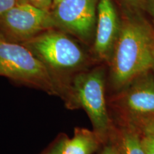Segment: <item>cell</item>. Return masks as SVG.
Listing matches in <instances>:
<instances>
[{
	"label": "cell",
	"mask_w": 154,
	"mask_h": 154,
	"mask_svg": "<svg viewBox=\"0 0 154 154\" xmlns=\"http://www.w3.org/2000/svg\"><path fill=\"white\" fill-rule=\"evenodd\" d=\"M110 83L119 92L136 77L154 72V29L141 18L122 22L110 61Z\"/></svg>",
	"instance_id": "cell-1"
},
{
	"label": "cell",
	"mask_w": 154,
	"mask_h": 154,
	"mask_svg": "<svg viewBox=\"0 0 154 154\" xmlns=\"http://www.w3.org/2000/svg\"><path fill=\"white\" fill-rule=\"evenodd\" d=\"M22 44L47 66L64 96L75 75L86 70L87 56L82 48L66 34L53 29L38 34Z\"/></svg>",
	"instance_id": "cell-2"
},
{
	"label": "cell",
	"mask_w": 154,
	"mask_h": 154,
	"mask_svg": "<svg viewBox=\"0 0 154 154\" xmlns=\"http://www.w3.org/2000/svg\"><path fill=\"white\" fill-rule=\"evenodd\" d=\"M105 84L103 67L86 69L73 77L62 99L68 109H83L86 111L93 131L103 143L109 140L113 128L106 101Z\"/></svg>",
	"instance_id": "cell-3"
},
{
	"label": "cell",
	"mask_w": 154,
	"mask_h": 154,
	"mask_svg": "<svg viewBox=\"0 0 154 154\" xmlns=\"http://www.w3.org/2000/svg\"><path fill=\"white\" fill-rule=\"evenodd\" d=\"M0 68L4 76L62 97V90L47 66L24 44L8 41L0 35Z\"/></svg>",
	"instance_id": "cell-4"
},
{
	"label": "cell",
	"mask_w": 154,
	"mask_h": 154,
	"mask_svg": "<svg viewBox=\"0 0 154 154\" xmlns=\"http://www.w3.org/2000/svg\"><path fill=\"white\" fill-rule=\"evenodd\" d=\"M111 105L118 112L121 123L139 131L143 124L154 118V72H146L136 77L117 92Z\"/></svg>",
	"instance_id": "cell-5"
},
{
	"label": "cell",
	"mask_w": 154,
	"mask_h": 154,
	"mask_svg": "<svg viewBox=\"0 0 154 154\" xmlns=\"http://www.w3.org/2000/svg\"><path fill=\"white\" fill-rule=\"evenodd\" d=\"M54 27L57 26L52 13L22 2L2 17L0 28L2 34L0 35L5 36L8 41L23 44Z\"/></svg>",
	"instance_id": "cell-6"
},
{
	"label": "cell",
	"mask_w": 154,
	"mask_h": 154,
	"mask_svg": "<svg viewBox=\"0 0 154 154\" xmlns=\"http://www.w3.org/2000/svg\"><path fill=\"white\" fill-rule=\"evenodd\" d=\"M99 0H63L52 13L57 27L88 41L93 35Z\"/></svg>",
	"instance_id": "cell-7"
},
{
	"label": "cell",
	"mask_w": 154,
	"mask_h": 154,
	"mask_svg": "<svg viewBox=\"0 0 154 154\" xmlns=\"http://www.w3.org/2000/svg\"><path fill=\"white\" fill-rule=\"evenodd\" d=\"M121 25L112 0H99L94 44V54L99 60L110 63Z\"/></svg>",
	"instance_id": "cell-8"
},
{
	"label": "cell",
	"mask_w": 154,
	"mask_h": 154,
	"mask_svg": "<svg viewBox=\"0 0 154 154\" xmlns=\"http://www.w3.org/2000/svg\"><path fill=\"white\" fill-rule=\"evenodd\" d=\"M109 140L116 146L121 154H146L140 132L131 125L121 123L119 126H113Z\"/></svg>",
	"instance_id": "cell-9"
},
{
	"label": "cell",
	"mask_w": 154,
	"mask_h": 154,
	"mask_svg": "<svg viewBox=\"0 0 154 154\" xmlns=\"http://www.w3.org/2000/svg\"><path fill=\"white\" fill-rule=\"evenodd\" d=\"M103 142L94 131L77 127L72 138L66 137L61 154H93Z\"/></svg>",
	"instance_id": "cell-10"
},
{
	"label": "cell",
	"mask_w": 154,
	"mask_h": 154,
	"mask_svg": "<svg viewBox=\"0 0 154 154\" xmlns=\"http://www.w3.org/2000/svg\"><path fill=\"white\" fill-rule=\"evenodd\" d=\"M141 142L146 154H154V138L142 134Z\"/></svg>",
	"instance_id": "cell-11"
},
{
	"label": "cell",
	"mask_w": 154,
	"mask_h": 154,
	"mask_svg": "<svg viewBox=\"0 0 154 154\" xmlns=\"http://www.w3.org/2000/svg\"><path fill=\"white\" fill-rule=\"evenodd\" d=\"M25 2L46 11H49L50 8L54 6L53 0H26Z\"/></svg>",
	"instance_id": "cell-12"
},
{
	"label": "cell",
	"mask_w": 154,
	"mask_h": 154,
	"mask_svg": "<svg viewBox=\"0 0 154 154\" xmlns=\"http://www.w3.org/2000/svg\"><path fill=\"white\" fill-rule=\"evenodd\" d=\"M99 154H121L116 146L110 140L103 143V147Z\"/></svg>",
	"instance_id": "cell-13"
},
{
	"label": "cell",
	"mask_w": 154,
	"mask_h": 154,
	"mask_svg": "<svg viewBox=\"0 0 154 154\" xmlns=\"http://www.w3.org/2000/svg\"><path fill=\"white\" fill-rule=\"evenodd\" d=\"M17 0H0V20L3 15L17 5Z\"/></svg>",
	"instance_id": "cell-14"
},
{
	"label": "cell",
	"mask_w": 154,
	"mask_h": 154,
	"mask_svg": "<svg viewBox=\"0 0 154 154\" xmlns=\"http://www.w3.org/2000/svg\"><path fill=\"white\" fill-rule=\"evenodd\" d=\"M66 136H61L55 142V143L52 146V147L49 149V151L46 154H61L62 153V149L65 140H66Z\"/></svg>",
	"instance_id": "cell-15"
},
{
	"label": "cell",
	"mask_w": 154,
	"mask_h": 154,
	"mask_svg": "<svg viewBox=\"0 0 154 154\" xmlns=\"http://www.w3.org/2000/svg\"><path fill=\"white\" fill-rule=\"evenodd\" d=\"M126 5L127 7H130L131 9L134 10H139L145 8L146 0H121Z\"/></svg>",
	"instance_id": "cell-16"
},
{
	"label": "cell",
	"mask_w": 154,
	"mask_h": 154,
	"mask_svg": "<svg viewBox=\"0 0 154 154\" xmlns=\"http://www.w3.org/2000/svg\"><path fill=\"white\" fill-rule=\"evenodd\" d=\"M139 131L143 133V135H148L154 138V118L147 121L140 127Z\"/></svg>",
	"instance_id": "cell-17"
},
{
	"label": "cell",
	"mask_w": 154,
	"mask_h": 154,
	"mask_svg": "<svg viewBox=\"0 0 154 154\" xmlns=\"http://www.w3.org/2000/svg\"><path fill=\"white\" fill-rule=\"evenodd\" d=\"M145 8L149 11V14L153 17L154 22V0H146Z\"/></svg>",
	"instance_id": "cell-18"
},
{
	"label": "cell",
	"mask_w": 154,
	"mask_h": 154,
	"mask_svg": "<svg viewBox=\"0 0 154 154\" xmlns=\"http://www.w3.org/2000/svg\"><path fill=\"white\" fill-rule=\"evenodd\" d=\"M61 1H63V0H53V2H54V7L56 6L57 5H58L59 2H61Z\"/></svg>",
	"instance_id": "cell-19"
},
{
	"label": "cell",
	"mask_w": 154,
	"mask_h": 154,
	"mask_svg": "<svg viewBox=\"0 0 154 154\" xmlns=\"http://www.w3.org/2000/svg\"><path fill=\"white\" fill-rule=\"evenodd\" d=\"M0 76H4L3 72H2V69H1V68H0Z\"/></svg>",
	"instance_id": "cell-20"
}]
</instances>
